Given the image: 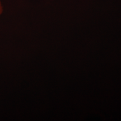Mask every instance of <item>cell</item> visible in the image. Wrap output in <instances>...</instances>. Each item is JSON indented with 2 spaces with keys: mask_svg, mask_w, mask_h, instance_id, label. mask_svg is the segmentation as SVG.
Instances as JSON below:
<instances>
[{
  "mask_svg": "<svg viewBox=\"0 0 121 121\" xmlns=\"http://www.w3.org/2000/svg\"><path fill=\"white\" fill-rule=\"evenodd\" d=\"M3 11H4V7H3L2 1L1 0H0V16L2 14Z\"/></svg>",
  "mask_w": 121,
  "mask_h": 121,
  "instance_id": "cell-1",
  "label": "cell"
}]
</instances>
